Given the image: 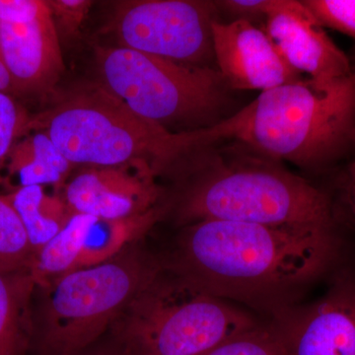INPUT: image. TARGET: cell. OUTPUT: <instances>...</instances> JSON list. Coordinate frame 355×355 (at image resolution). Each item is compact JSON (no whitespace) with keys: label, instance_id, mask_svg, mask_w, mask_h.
<instances>
[{"label":"cell","instance_id":"obj_4","mask_svg":"<svg viewBox=\"0 0 355 355\" xmlns=\"http://www.w3.org/2000/svg\"><path fill=\"white\" fill-rule=\"evenodd\" d=\"M184 193L187 223L222 220L279 227H333L328 197L261 154L220 153Z\"/></svg>","mask_w":355,"mask_h":355},{"label":"cell","instance_id":"obj_15","mask_svg":"<svg viewBox=\"0 0 355 355\" xmlns=\"http://www.w3.org/2000/svg\"><path fill=\"white\" fill-rule=\"evenodd\" d=\"M37 286L30 270H0V355H27L34 335L30 301Z\"/></svg>","mask_w":355,"mask_h":355},{"label":"cell","instance_id":"obj_18","mask_svg":"<svg viewBox=\"0 0 355 355\" xmlns=\"http://www.w3.org/2000/svg\"><path fill=\"white\" fill-rule=\"evenodd\" d=\"M34 253L25 229L6 195H0V270L26 272Z\"/></svg>","mask_w":355,"mask_h":355},{"label":"cell","instance_id":"obj_27","mask_svg":"<svg viewBox=\"0 0 355 355\" xmlns=\"http://www.w3.org/2000/svg\"><path fill=\"white\" fill-rule=\"evenodd\" d=\"M78 355H84V354H78ZM96 355H109V354H96Z\"/></svg>","mask_w":355,"mask_h":355},{"label":"cell","instance_id":"obj_9","mask_svg":"<svg viewBox=\"0 0 355 355\" xmlns=\"http://www.w3.org/2000/svg\"><path fill=\"white\" fill-rule=\"evenodd\" d=\"M155 176L146 163L86 167L65 187L64 200L74 214L103 221L150 216L160 198Z\"/></svg>","mask_w":355,"mask_h":355},{"label":"cell","instance_id":"obj_22","mask_svg":"<svg viewBox=\"0 0 355 355\" xmlns=\"http://www.w3.org/2000/svg\"><path fill=\"white\" fill-rule=\"evenodd\" d=\"M46 3L57 26L58 34L60 31L65 36L70 37L78 34L93 2L87 0H51Z\"/></svg>","mask_w":355,"mask_h":355},{"label":"cell","instance_id":"obj_10","mask_svg":"<svg viewBox=\"0 0 355 355\" xmlns=\"http://www.w3.org/2000/svg\"><path fill=\"white\" fill-rule=\"evenodd\" d=\"M263 28L282 58L299 74L331 83L352 73L349 58L302 1L272 0Z\"/></svg>","mask_w":355,"mask_h":355},{"label":"cell","instance_id":"obj_21","mask_svg":"<svg viewBox=\"0 0 355 355\" xmlns=\"http://www.w3.org/2000/svg\"><path fill=\"white\" fill-rule=\"evenodd\" d=\"M303 4L319 21L355 39V0H305Z\"/></svg>","mask_w":355,"mask_h":355},{"label":"cell","instance_id":"obj_6","mask_svg":"<svg viewBox=\"0 0 355 355\" xmlns=\"http://www.w3.org/2000/svg\"><path fill=\"white\" fill-rule=\"evenodd\" d=\"M159 270L148 259L128 253L51 280L33 335L38 355L83 354L113 327Z\"/></svg>","mask_w":355,"mask_h":355},{"label":"cell","instance_id":"obj_14","mask_svg":"<svg viewBox=\"0 0 355 355\" xmlns=\"http://www.w3.org/2000/svg\"><path fill=\"white\" fill-rule=\"evenodd\" d=\"M0 55L12 79L15 95L53 87L64 64L50 8L31 22H0Z\"/></svg>","mask_w":355,"mask_h":355},{"label":"cell","instance_id":"obj_26","mask_svg":"<svg viewBox=\"0 0 355 355\" xmlns=\"http://www.w3.org/2000/svg\"><path fill=\"white\" fill-rule=\"evenodd\" d=\"M0 91L7 93V94L15 96L12 79H11L8 69H7L6 65L2 60L1 55H0Z\"/></svg>","mask_w":355,"mask_h":355},{"label":"cell","instance_id":"obj_23","mask_svg":"<svg viewBox=\"0 0 355 355\" xmlns=\"http://www.w3.org/2000/svg\"><path fill=\"white\" fill-rule=\"evenodd\" d=\"M48 9L41 0H0V22H31Z\"/></svg>","mask_w":355,"mask_h":355},{"label":"cell","instance_id":"obj_24","mask_svg":"<svg viewBox=\"0 0 355 355\" xmlns=\"http://www.w3.org/2000/svg\"><path fill=\"white\" fill-rule=\"evenodd\" d=\"M217 11L222 10L229 14L234 20H244L256 24V21L265 23L266 13L272 0H225L214 1ZM257 25V24H256Z\"/></svg>","mask_w":355,"mask_h":355},{"label":"cell","instance_id":"obj_16","mask_svg":"<svg viewBox=\"0 0 355 355\" xmlns=\"http://www.w3.org/2000/svg\"><path fill=\"white\" fill-rule=\"evenodd\" d=\"M36 254L67 225L74 212L64 198L49 195L42 186L18 187L6 195Z\"/></svg>","mask_w":355,"mask_h":355},{"label":"cell","instance_id":"obj_25","mask_svg":"<svg viewBox=\"0 0 355 355\" xmlns=\"http://www.w3.org/2000/svg\"><path fill=\"white\" fill-rule=\"evenodd\" d=\"M352 146H354L355 151V132L352 137ZM355 154V153H354ZM343 197H345V205L350 216L355 222V155L352 161L345 174V183H343Z\"/></svg>","mask_w":355,"mask_h":355},{"label":"cell","instance_id":"obj_3","mask_svg":"<svg viewBox=\"0 0 355 355\" xmlns=\"http://www.w3.org/2000/svg\"><path fill=\"white\" fill-rule=\"evenodd\" d=\"M73 165L146 163L156 175L205 149L200 128L171 132L132 112L106 89L80 91L32 116Z\"/></svg>","mask_w":355,"mask_h":355},{"label":"cell","instance_id":"obj_20","mask_svg":"<svg viewBox=\"0 0 355 355\" xmlns=\"http://www.w3.org/2000/svg\"><path fill=\"white\" fill-rule=\"evenodd\" d=\"M32 116L16 101L14 96L0 91V184H4L2 171L13 146L30 132Z\"/></svg>","mask_w":355,"mask_h":355},{"label":"cell","instance_id":"obj_13","mask_svg":"<svg viewBox=\"0 0 355 355\" xmlns=\"http://www.w3.org/2000/svg\"><path fill=\"white\" fill-rule=\"evenodd\" d=\"M87 214H74L60 232L33 258L31 272L37 286H46L67 273L97 266L120 253L130 238L120 223Z\"/></svg>","mask_w":355,"mask_h":355},{"label":"cell","instance_id":"obj_8","mask_svg":"<svg viewBox=\"0 0 355 355\" xmlns=\"http://www.w3.org/2000/svg\"><path fill=\"white\" fill-rule=\"evenodd\" d=\"M214 2L135 0L119 3L112 30L121 46L147 55L193 65L214 57Z\"/></svg>","mask_w":355,"mask_h":355},{"label":"cell","instance_id":"obj_12","mask_svg":"<svg viewBox=\"0 0 355 355\" xmlns=\"http://www.w3.org/2000/svg\"><path fill=\"white\" fill-rule=\"evenodd\" d=\"M291 355H355V284L340 282L309 305L272 318Z\"/></svg>","mask_w":355,"mask_h":355},{"label":"cell","instance_id":"obj_19","mask_svg":"<svg viewBox=\"0 0 355 355\" xmlns=\"http://www.w3.org/2000/svg\"><path fill=\"white\" fill-rule=\"evenodd\" d=\"M202 355H291V352L282 331L270 319L229 336Z\"/></svg>","mask_w":355,"mask_h":355},{"label":"cell","instance_id":"obj_1","mask_svg":"<svg viewBox=\"0 0 355 355\" xmlns=\"http://www.w3.org/2000/svg\"><path fill=\"white\" fill-rule=\"evenodd\" d=\"M335 252L333 227L202 220L180 235L170 270L210 295L272 318L297 305Z\"/></svg>","mask_w":355,"mask_h":355},{"label":"cell","instance_id":"obj_7","mask_svg":"<svg viewBox=\"0 0 355 355\" xmlns=\"http://www.w3.org/2000/svg\"><path fill=\"white\" fill-rule=\"evenodd\" d=\"M104 89L147 121L170 125H214L229 88L218 70L182 64L123 46L98 48Z\"/></svg>","mask_w":355,"mask_h":355},{"label":"cell","instance_id":"obj_17","mask_svg":"<svg viewBox=\"0 0 355 355\" xmlns=\"http://www.w3.org/2000/svg\"><path fill=\"white\" fill-rule=\"evenodd\" d=\"M73 166L46 133L34 132L13 146L6 169L18 177L19 187H44L62 184Z\"/></svg>","mask_w":355,"mask_h":355},{"label":"cell","instance_id":"obj_11","mask_svg":"<svg viewBox=\"0 0 355 355\" xmlns=\"http://www.w3.org/2000/svg\"><path fill=\"white\" fill-rule=\"evenodd\" d=\"M217 70L228 87L268 90L301 78L275 48L265 28L244 20L212 24Z\"/></svg>","mask_w":355,"mask_h":355},{"label":"cell","instance_id":"obj_5","mask_svg":"<svg viewBox=\"0 0 355 355\" xmlns=\"http://www.w3.org/2000/svg\"><path fill=\"white\" fill-rule=\"evenodd\" d=\"M261 322L253 311L159 270L112 327L109 355H202Z\"/></svg>","mask_w":355,"mask_h":355},{"label":"cell","instance_id":"obj_2","mask_svg":"<svg viewBox=\"0 0 355 355\" xmlns=\"http://www.w3.org/2000/svg\"><path fill=\"white\" fill-rule=\"evenodd\" d=\"M202 132L207 147L236 140L266 158L315 167L352 146L355 73L331 83L299 78L263 91Z\"/></svg>","mask_w":355,"mask_h":355}]
</instances>
